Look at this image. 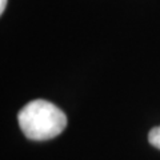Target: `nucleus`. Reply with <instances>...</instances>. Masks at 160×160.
<instances>
[{
    "label": "nucleus",
    "mask_w": 160,
    "mask_h": 160,
    "mask_svg": "<svg viewBox=\"0 0 160 160\" xmlns=\"http://www.w3.org/2000/svg\"><path fill=\"white\" fill-rule=\"evenodd\" d=\"M20 129L31 140H48L60 135L67 126V116L59 107L47 100H33L18 115Z\"/></svg>",
    "instance_id": "obj_1"
},
{
    "label": "nucleus",
    "mask_w": 160,
    "mask_h": 160,
    "mask_svg": "<svg viewBox=\"0 0 160 160\" xmlns=\"http://www.w3.org/2000/svg\"><path fill=\"white\" fill-rule=\"evenodd\" d=\"M148 142L151 146L160 149V126L152 128L148 133Z\"/></svg>",
    "instance_id": "obj_2"
},
{
    "label": "nucleus",
    "mask_w": 160,
    "mask_h": 160,
    "mask_svg": "<svg viewBox=\"0 0 160 160\" xmlns=\"http://www.w3.org/2000/svg\"><path fill=\"white\" fill-rule=\"evenodd\" d=\"M6 4H7V0H0V13H3V12H4Z\"/></svg>",
    "instance_id": "obj_3"
}]
</instances>
